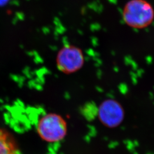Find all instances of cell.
<instances>
[{
	"label": "cell",
	"instance_id": "obj_1",
	"mask_svg": "<svg viewBox=\"0 0 154 154\" xmlns=\"http://www.w3.org/2000/svg\"><path fill=\"white\" fill-rule=\"evenodd\" d=\"M122 15L124 21L130 27L143 29L153 21L154 9L146 0H130L125 6Z\"/></svg>",
	"mask_w": 154,
	"mask_h": 154
},
{
	"label": "cell",
	"instance_id": "obj_2",
	"mask_svg": "<svg viewBox=\"0 0 154 154\" xmlns=\"http://www.w3.org/2000/svg\"><path fill=\"white\" fill-rule=\"evenodd\" d=\"M37 132L41 138L49 143L58 142L65 137L67 127L61 116L49 113L42 116L37 123Z\"/></svg>",
	"mask_w": 154,
	"mask_h": 154
},
{
	"label": "cell",
	"instance_id": "obj_3",
	"mask_svg": "<svg viewBox=\"0 0 154 154\" xmlns=\"http://www.w3.org/2000/svg\"><path fill=\"white\" fill-rule=\"evenodd\" d=\"M56 63L58 69L65 74L77 72L84 63L83 52L75 46L66 45L58 53Z\"/></svg>",
	"mask_w": 154,
	"mask_h": 154
},
{
	"label": "cell",
	"instance_id": "obj_4",
	"mask_svg": "<svg viewBox=\"0 0 154 154\" xmlns=\"http://www.w3.org/2000/svg\"><path fill=\"white\" fill-rule=\"evenodd\" d=\"M98 116L102 123L106 126L113 128L118 126L123 121L124 112L117 101L107 99L99 106Z\"/></svg>",
	"mask_w": 154,
	"mask_h": 154
},
{
	"label": "cell",
	"instance_id": "obj_5",
	"mask_svg": "<svg viewBox=\"0 0 154 154\" xmlns=\"http://www.w3.org/2000/svg\"><path fill=\"white\" fill-rule=\"evenodd\" d=\"M0 154H18L14 138L2 128H0Z\"/></svg>",
	"mask_w": 154,
	"mask_h": 154
},
{
	"label": "cell",
	"instance_id": "obj_6",
	"mask_svg": "<svg viewBox=\"0 0 154 154\" xmlns=\"http://www.w3.org/2000/svg\"><path fill=\"white\" fill-rule=\"evenodd\" d=\"M7 1H8V0H0V5L4 4V3H5Z\"/></svg>",
	"mask_w": 154,
	"mask_h": 154
}]
</instances>
